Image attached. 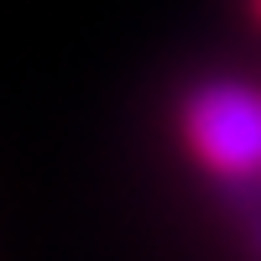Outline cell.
<instances>
[{
	"label": "cell",
	"instance_id": "6da1fadb",
	"mask_svg": "<svg viewBox=\"0 0 261 261\" xmlns=\"http://www.w3.org/2000/svg\"><path fill=\"white\" fill-rule=\"evenodd\" d=\"M183 130L209 172H220L230 183L261 178V94L256 89L230 79L193 89L183 105Z\"/></svg>",
	"mask_w": 261,
	"mask_h": 261
},
{
	"label": "cell",
	"instance_id": "7a4b0ae2",
	"mask_svg": "<svg viewBox=\"0 0 261 261\" xmlns=\"http://www.w3.org/2000/svg\"><path fill=\"white\" fill-rule=\"evenodd\" d=\"M251 235H256V246H261V199L251 204Z\"/></svg>",
	"mask_w": 261,
	"mask_h": 261
},
{
	"label": "cell",
	"instance_id": "3957f363",
	"mask_svg": "<svg viewBox=\"0 0 261 261\" xmlns=\"http://www.w3.org/2000/svg\"><path fill=\"white\" fill-rule=\"evenodd\" d=\"M256 11H261V0H256Z\"/></svg>",
	"mask_w": 261,
	"mask_h": 261
}]
</instances>
